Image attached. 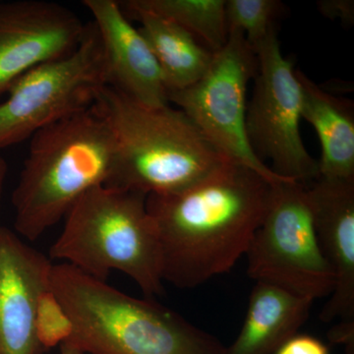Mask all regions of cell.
<instances>
[{
	"label": "cell",
	"instance_id": "1",
	"mask_svg": "<svg viewBox=\"0 0 354 354\" xmlns=\"http://www.w3.org/2000/svg\"><path fill=\"white\" fill-rule=\"evenodd\" d=\"M274 184L228 162L180 192L147 196L162 281L189 290L230 272L262 223Z\"/></svg>",
	"mask_w": 354,
	"mask_h": 354
},
{
	"label": "cell",
	"instance_id": "2",
	"mask_svg": "<svg viewBox=\"0 0 354 354\" xmlns=\"http://www.w3.org/2000/svg\"><path fill=\"white\" fill-rule=\"evenodd\" d=\"M12 193L14 232L35 241L93 188L106 185L116 160L113 130L95 106L39 130Z\"/></svg>",
	"mask_w": 354,
	"mask_h": 354
},
{
	"label": "cell",
	"instance_id": "3",
	"mask_svg": "<svg viewBox=\"0 0 354 354\" xmlns=\"http://www.w3.org/2000/svg\"><path fill=\"white\" fill-rule=\"evenodd\" d=\"M50 285L73 324L65 344L87 354H223L216 337L153 299L125 295L67 263Z\"/></svg>",
	"mask_w": 354,
	"mask_h": 354
},
{
	"label": "cell",
	"instance_id": "4",
	"mask_svg": "<svg viewBox=\"0 0 354 354\" xmlns=\"http://www.w3.org/2000/svg\"><path fill=\"white\" fill-rule=\"evenodd\" d=\"M95 108L108 121L116 160L106 186L149 195L180 192L230 162L169 104L148 108L106 86Z\"/></svg>",
	"mask_w": 354,
	"mask_h": 354
},
{
	"label": "cell",
	"instance_id": "5",
	"mask_svg": "<svg viewBox=\"0 0 354 354\" xmlns=\"http://www.w3.org/2000/svg\"><path fill=\"white\" fill-rule=\"evenodd\" d=\"M146 201V195L134 191L93 188L67 213L50 259L104 281L113 271L123 272L146 298L162 295L160 245Z\"/></svg>",
	"mask_w": 354,
	"mask_h": 354
},
{
	"label": "cell",
	"instance_id": "6",
	"mask_svg": "<svg viewBox=\"0 0 354 354\" xmlns=\"http://www.w3.org/2000/svg\"><path fill=\"white\" fill-rule=\"evenodd\" d=\"M245 255L247 274L256 283L313 301L334 290L335 274L317 237L305 184H274L269 208Z\"/></svg>",
	"mask_w": 354,
	"mask_h": 354
},
{
	"label": "cell",
	"instance_id": "7",
	"mask_svg": "<svg viewBox=\"0 0 354 354\" xmlns=\"http://www.w3.org/2000/svg\"><path fill=\"white\" fill-rule=\"evenodd\" d=\"M108 85L106 53L92 21L74 53L35 67L9 88L0 104V149L90 109Z\"/></svg>",
	"mask_w": 354,
	"mask_h": 354
},
{
	"label": "cell",
	"instance_id": "8",
	"mask_svg": "<svg viewBox=\"0 0 354 354\" xmlns=\"http://www.w3.org/2000/svg\"><path fill=\"white\" fill-rule=\"evenodd\" d=\"M257 68V57L243 32L232 30L205 75L189 87L169 93V102L178 106L230 162L249 167L272 183L291 181L260 160L247 139V88Z\"/></svg>",
	"mask_w": 354,
	"mask_h": 354
},
{
	"label": "cell",
	"instance_id": "9",
	"mask_svg": "<svg viewBox=\"0 0 354 354\" xmlns=\"http://www.w3.org/2000/svg\"><path fill=\"white\" fill-rule=\"evenodd\" d=\"M257 73L247 104L249 145L272 171L288 180L308 184L319 177L318 162L305 148L299 131L301 92L292 62L283 57L276 29L254 50Z\"/></svg>",
	"mask_w": 354,
	"mask_h": 354
},
{
	"label": "cell",
	"instance_id": "10",
	"mask_svg": "<svg viewBox=\"0 0 354 354\" xmlns=\"http://www.w3.org/2000/svg\"><path fill=\"white\" fill-rule=\"evenodd\" d=\"M86 27L57 2L0 1V97L30 70L74 53Z\"/></svg>",
	"mask_w": 354,
	"mask_h": 354
},
{
	"label": "cell",
	"instance_id": "11",
	"mask_svg": "<svg viewBox=\"0 0 354 354\" xmlns=\"http://www.w3.org/2000/svg\"><path fill=\"white\" fill-rule=\"evenodd\" d=\"M51 266L50 258L0 225V354H41L35 317Z\"/></svg>",
	"mask_w": 354,
	"mask_h": 354
},
{
	"label": "cell",
	"instance_id": "12",
	"mask_svg": "<svg viewBox=\"0 0 354 354\" xmlns=\"http://www.w3.org/2000/svg\"><path fill=\"white\" fill-rule=\"evenodd\" d=\"M305 185L317 237L335 274L321 321L354 323V179L319 176Z\"/></svg>",
	"mask_w": 354,
	"mask_h": 354
},
{
	"label": "cell",
	"instance_id": "13",
	"mask_svg": "<svg viewBox=\"0 0 354 354\" xmlns=\"http://www.w3.org/2000/svg\"><path fill=\"white\" fill-rule=\"evenodd\" d=\"M104 46L109 86L148 108L169 104L162 72L146 39L115 0H84Z\"/></svg>",
	"mask_w": 354,
	"mask_h": 354
},
{
	"label": "cell",
	"instance_id": "14",
	"mask_svg": "<svg viewBox=\"0 0 354 354\" xmlns=\"http://www.w3.org/2000/svg\"><path fill=\"white\" fill-rule=\"evenodd\" d=\"M301 92V118L314 127L322 155L319 176L354 179L353 102L323 90L299 69H295Z\"/></svg>",
	"mask_w": 354,
	"mask_h": 354
},
{
	"label": "cell",
	"instance_id": "15",
	"mask_svg": "<svg viewBox=\"0 0 354 354\" xmlns=\"http://www.w3.org/2000/svg\"><path fill=\"white\" fill-rule=\"evenodd\" d=\"M313 300L256 283L241 333L223 354H274L306 322Z\"/></svg>",
	"mask_w": 354,
	"mask_h": 354
},
{
	"label": "cell",
	"instance_id": "16",
	"mask_svg": "<svg viewBox=\"0 0 354 354\" xmlns=\"http://www.w3.org/2000/svg\"><path fill=\"white\" fill-rule=\"evenodd\" d=\"M128 19L140 23L139 32L157 60L167 92L189 87L208 71L215 53L172 21L118 1Z\"/></svg>",
	"mask_w": 354,
	"mask_h": 354
},
{
	"label": "cell",
	"instance_id": "17",
	"mask_svg": "<svg viewBox=\"0 0 354 354\" xmlns=\"http://www.w3.org/2000/svg\"><path fill=\"white\" fill-rule=\"evenodd\" d=\"M133 6L172 21L212 53L227 44L225 0H128Z\"/></svg>",
	"mask_w": 354,
	"mask_h": 354
},
{
	"label": "cell",
	"instance_id": "18",
	"mask_svg": "<svg viewBox=\"0 0 354 354\" xmlns=\"http://www.w3.org/2000/svg\"><path fill=\"white\" fill-rule=\"evenodd\" d=\"M277 0H225L228 32H243L253 51L276 29L274 21L281 9Z\"/></svg>",
	"mask_w": 354,
	"mask_h": 354
},
{
	"label": "cell",
	"instance_id": "19",
	"mask_svg": "<svg viewBox=\"0 0 354 354\" xmlns=\"http://www.w3.org/2000/svg\"><path fill=\"white\" fill-rule=\"evenodd\" d=\"M35 329L41 348H53L68 342L73 334V324L64 305L48 283L37 300Z\"/></svg>",
	"mask_w": 354,
	"mask_h": 354
},
{
	"label": "cell",
	"instance_id": "20",
	"mask_svg": "<svg viewBox=\"0 0 354 354\" xmlns=\"http://www.w3.org/2000/svg\"><path fill=\"white\" fill-rule=\"evenodd\" d=\"M274 354H329V348L311 335H295Z\"/></svg>",
	"mask_w": 354,
	"mask_h": 354
},
{
	"label": "cell",
	"instance_id": "21",
	"mask_svg": "<svg viewBox=\"0 0 354 354\" xmlns=\"http://www.w3.org/2000/svg\"><path fill=\"white\" fill-rule=\"evenodd\" d=\"M321 13L332 19H341L351 25L354 20V4L349 0H325L318 2Z\"/></svg>",
	"mask_w": 354,
	"mask_h": 354
},
{
	"label": "cell",
	"instance_id": "22",
	"mask_svg": "<svg viewBox=\"0 0 354 354\" xmlns=\"http://www.w3.org/2000/svg\"><path fill=\"white\" fill-rule=\"evenodd\" d=\"M330 341L346 346V353L354 354V323L339 322L330 330Z\"/></svg>",
	"mask_w": 354,
	"mask_h": 354
},
{
	"label": "cell",
	"instance_id": "23",
	"mask_svg": "<svg viewBox=\"0 0 354 354\" xmlns=\"http://www.w3.org/2000/svg\"><path fill=\"white\" fill-rule=\"evenodd\" d=\"M7 174H8V165L6 158L0 157V209H1L2 198H3L4 186H6V181Z\"/></svg>",
	"mask_w": 354,
	"mask_h": 354
},
{
	"label": "cell",
	"instance_id": "24",
	"mask_svg": "<svg viewBox=\"0 0 354 354\" xmlns=\"http://www.w3.org/2000/svg\"><path fill=\"white\" fill-rule=\"evenodd\" d=\"M59 354H87L83 353L80 349L75 348V346H71L69 344H64L60 346V353Z\"/></svg>",
	"mask_w": 354,
	"mask_h": 354
}]
</instances>
